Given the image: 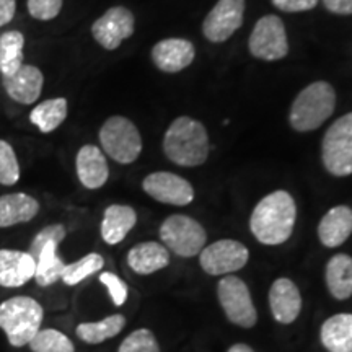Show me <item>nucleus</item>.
I'll return each mask as SVG.
<instances>
[{"instance_id": "obj_1", "label": "nucleus", "mask_w": 352, "mask_h": 352, "mask_svg": "<svg viewBox=\"0 0 352 352\" xmlns=\"http://www.w3.org/2000/svg\"><path fill=\"white\" fill-rule=\"evenodd\" d=\"M297 220V206L290 192L279 191L264 196L250 217V230L259 243L283 245L290 239Z\"/></svg>"}, {"instance_id": "obj_2", "label": "nucleus", "mask_w": 352, "mask_h": 352, "mask_svg": "<svg viewBox=\"0 0 352 352\" xmlns=\"http://www.w3.org/2000/svg\"><path fill=\"white\" fill-rule=\"evenodd\" d=\"M164 152L178 166L195 168L202 165L210 152L208 129L191 116L176 118L164 135Z\"/></svg>"}, {"instance_id": "obj_3", "label": "nucleus", "mask_w": 352, "mask_h": 352, "mask_svg": "<svg viewBox=\"0 0 352 352\" xmlns=\"http://www.w3.org/2000/svg\"><path fill=\"white\" fill-rule=\"evenodd\" d=\"M336 108V91L331 83L318 80L307 85L289 109V124L297 132L316 131L329 120Z\"/></svg>"}, {"instance_id": "obj_4", "label": "nucleus", "mask_w": 352, "mask_h": 352, "mask_svg": "<svg viewBox=\"0 0 352 352\" xmlns=\"http://www.w3.org/2000/svg\"><path fill=\"white\" fill-rule=\"evenodd\" d=\"M44 310L33 297L19 296L0 303V328L13 347H23L33 340L43 323Z\"/></svg>"}, {"instance_id": "obj_5", "label": "nucleus", "mask_w": 352, "mask_h": 352, "mask_svg": "<svg viewBox=\"0 0 352 352\" xmlns=\"http://www.w3.org/2000/svg\"><path fill=\"white\" fill-rule=\"evenodd\" d=\"M98 138L103 152L121 165L134 164L142 152V138L138 126L120 114L103 122Z\"/></svg>"}, {"instance_id": "obj_6", "label": "nucleus", "mask_w": 352, "mask_h": 352, "mask_svg": "<svg viewBox=\"0 0 352 352\" xmlns=\"http://www.w3.org/2000/svg\"><path fill=\"white\" fill-rule=\"evenodd\" d=\"M321 160L333 176L342 178L352 175V111L338 118L324 132Z\"/></svg>"}, {"instance_id": "obj_7", "label": "nucleus", "mask_w": 352, "mask_h": 352, "mask_svg": "<svg viewBox=\"0 0 352 352\" xmlns=\"http://www.w3.org/2000/svg\"><path fill=\"white\" fill-rule=\"evenodd\" d=\"M162 243L182 258H192L202 252L208 233L197 220L183 214H173L164 220L158 230Z\"/></svg>"}, {"instance_id": "obj_8", "label": "nucleus", "mask_w": 352, "mask_h": 352, "mask_svg": "<svg viewBox=\"0 0 352 352\" xmlns=\"http://www.w3.org/2000/svg\"><path fill=\"white\" fill-rule=\"evenodd\" d=\"M248 51L253 57L266 63L284 59L290 51L284 21L277 15L261 16L248 38Z\"/></svg>"}, {"instance_id": "obj_9", "label": "nucleus", "mask_w": 352, "mask_h": 352, "mask_svg": "<svg viewBox=\"0 0 352 352\" xmlns=\"http://www.w3.org/2000/svg\"><path fill=\"white\" fill-rule=\"evenodd\" d=\"M219 302L227 318L241 328H253L258 321V314L252 300V294L240 277L223 276L217 285Z\"/></svg>"}, {"instance_id": "obj_10", "label": "nucleus", "mask_w": 352, "mask_h": 352, "mask_svg": "<svg viewBox=\"0 0 352 352\" xmlns=\"http://www.w3.org/2000/svg\"><path fill=\"white\" fill-rule=\"evenodd\" d=\"M135 32V16L129 8L116 6L108 8L91 25V36L103 50L114 51Z\"/></svg>"}, {"instance_id": "obj_11", "label": "nucleus", "mask_w": 352, "mask_h": 352, "mask_svg": "<svg viewBox=\"0 0 352 352\" xmlns=\"http://www.w3.org/2000/svg\"><path fill=\"white\" fill-rule=\"evenodd\" d=\"M250 253L243 243L236 240H219L204 246L199 254L201 267L210 276H228L240 271L248 263Z\"/></svg>"}, {"instance_id": "obj_12", "label": "nucleus", "mask_w": 352, "mask_h": 352, "mask_svg": "<svg viewBox=\"0 0 352 352\" xmlns=\"http://www.w3.org/2000/svg\"><path fill=\"white\" fill-rule=\"evenodd\" d=\"M245 0H219L202 21V34L210 43H226L243 25Z\"/></svg>"}, {"instance_id": "obj_13", "label": "nucleus", "mask_w": 352, "mask_h": 352, "mask_svg": "<svg viewBox=\"0 0 352 352\" xmlns=\"http://www.w3.org/2000/svg\"><path fill=\"white\" fill-rule=\"evenodd\" d=\"M142 189L152 199L162 204L183 206L191 204L195 201V188L183 176L170 173V171H155L145 176Z\"/></svg>"}, {"instance_id": "obj_14", "label": "nucleus", "mask_w": 352, "mask_h": 352, "mask_svg": "<svg viewBox=\"0 0 352 352\" xmlns=\"http://www.w3.org/2000/svg\"><path fill=\"white\" fill-rule=\"evenodd\" d=\"M152 63L165 74H178L195 63L196 47L189 39L166 38L152 47Z\"/></svg>"}, {"instance_id": "obj_15", "label": "nucleus", "mask_w": 352, "mask_h": 352, "mask_svg": "<svg viewBox=\"0 0 352 352\" xmlns=\"http://www.w3.org/2000/svg\"><path fill=\"white\" fill-rule=\"evenodd\" d=\"M2 85L7 95L20 104L36 103L41 96L44 76L36 65L23 64L15 74L2 77Z\"/></svg>"}, {"instance_id": "obj_16", "label": "nucleus", "mask_w": 352, "mask_h": 352, "mask_svg": "<svg viewBox=\"0 0 352 352\" xmlns=\"http://www.w3.org/2000/svg\"><path fill=\"white\" fill-rule=\"evenodd\" d=\"M270 307L276 321L283 324L294 323L302 310V296L296 283L287 277L276 279L270 290Z\"/></svg>"}, {"instance_id": "obj_17", "label": "nucleus", "mask_w": 352, "mask_h": 352, "mask_svg": "<svg viewBox=\"0 0 352 352\" xmlns=\"http://www.w3.org/2000/svg\"><path fill=\"white\" fill-rule=\"evenodd\" d=\"M36 261L28 252L0 250V287L15 289L34 277Z\"/></svg>"}, {"instance_id": "obj_18", "label": "nucleus", "mask_w": 352, "mask_h": 352, "mask_svg": "<svg viewBox=\"0 0 352 352\" xmlns=\"http://www.w3.org/2000/svg\"><path fill=\"white\" fill-rule=\"evenodd\" d=\"M78 182L87 189H100L109 178V166L103 151L94 144H87L76 157Z\"/></svg>"}, {"instance_id": "obj_19", "label": "nucleus", "mask_w": 352, "mask_h": 352, "mask_svg": "<svg viewBox=\"0 0 352 352\" xmlns=\"http://www.w3.org/2000/svg\"><path fill=\"white\" fill-rule=\"evenodd\" d=\"M352 235V209L349 206L331 208L318 226V239L327 248H338Z\"/></svg>"}, {"instance_id": "obj_20", "label": "nucleus", "mask_w": 352, "mask_h": 352, "mask_svg": "<svg viewBox=\"0 0 352 352\" xmlns=\"http://www.w3.org/2000/svg\"><path fill=\"white\" fill-rule=\"evenodd\" d=\"M127 264L135 274L148 276L164 270L170 264V252L165 245L157 241H144L127 253Z\"/></svg>"}, {"instance_id": "obj_21", "label": "nucleus", "mask_w": 352, "mask_h": 352, "mask_svg": "<svg viewBox=\"0 0 352 352\" xmlns=\"http://www.w3.org/2000/svg\"><path fill=\"white\" fill-rule=\"evenodd\" d=\"M138 223V214L131 206L111 204L103 214L101 239L108 245H118L126 239L127 233Z\"/></svg>"}, {"instance_id": "obj_22", "label": "nucleus", "mask_w": 352, "mask_h": 352, "mask_svg": "<svg viewBox=\"0 0 352 352\" xmlns=\"http://www.w3.org/2000/svg\"><path fill=\"white\" fill-rule=\"evenodd\" d=\"M39 212V202L25 192L0 196V227H12L34 219Z\"/></svg>"}, {"instance_id": "obj_23", "label": "nucleus", "mask_w": 352, "mask_h": 352, "mask_svg": "<svg viewBox=\"0 0 352 352\" xmlns=\"http://www.w3.org/2000/svg\"><path fill=\"white\" fill-rule=\"evenodd\" d=\"M321 344L328 352H352V314H338L324 321Z\"/></svg>"}, {"instance_id": "obj_24", "label": "nucleus", "mask_w": 352, "mask_h": 352, "mask_svg": "<svg viewBox=\"0 0 352 352\" xmlns=\"http://www.w3.org/2000/svg\"><path fill=\"white\" fill-rule=\"evenodd\" d=\"M327 285L336 300L352 297V258L346 253H338L327 263Z\"/></svg>"}, {"instance_id": "obj_25", "label": "nucleus", "mask_w": 352, "mask_h": 352, "mask_svg": "<svg viewBox=\"0 0 352 352\" xmlns=\"http://www.w3.org/2000/svg\"><path fill=\"white\" fill-rule=\"evenodd\" d=\"M67 100L59 96V98L44 100L41 103H38L30 113V121L44 134H50V132L56 131L57 127L63 124L65 118H67Z\"/></svg>"}, {"instance_id": "obj_26", "label": "nucleus", "mask_w": 352, "mask_h": 352, "mask_svg": "<svg viewBox=\"0 0 352 352\" xmlns=\"http://www.w3.org/2000/svg\"><path fill=\"white\" fill-rule=\"evenodd\" d=\"M126 327V318L122 315H111L101 321L94 323H80L76 329L78 340H82L87 344H100L107 340L118 336Z\"/></svg>"}, {"instance_id": "obj_27", "label": "nucleus", "mask_w": 352, "mask_h": 352, "mask_svg": "<svg viewBox=\"0 0 352 352\" xmlns=\"http://www.w3.org/2000/svg\"><path fill=\"white\" fill-rule=\"evenodd\" d=\"M23 33L12 30L0 36V76L8 77L23 65Z\"/></svg>"}, {"instance_id": "obj_28", "label": "nucleus", "mask_w": 352, "mask_h": 352, "mask_svg": "<svg viewBox=\"0 0 352 352\" xmlns=\"http://www.w3.org/2000/svg\"><path fill=\"white\" fill-rule=\"evenodd\" d=\"M57 248H59V245L44 246L39 256L34 259L36 261V271H34L33 279L41 287H50L63 277L65 263L57 253Z\"/></svg>"}, {"instance_id": "obj_29", "label": "nucleus", "mask_w": 352, "mask_h": 352, "mask_svg": "<svg viewBox=\"0 0 352 352\" xmlns=\"http://www.w3.org/2000/svg\"><path fill=\"white\" fill-rule=\"evenodd\" d=\"M104 259L98 253H90L87 256H83L76 263L65 264L63 277L60 279L64 280L65 285H77L80 284L82 280H85L87 277L96 274L103 270Z\"/></svg>"}, {"instance_id": "obj_30", "label": "nucleus", "mask_w": 352, "mask_h": 352, "mask_svg": "<svg viewBox=\"0 0 352 352\" xmlns=\"http://www.w3.org/2000/svg\"><path fill=\"white\" fill-rule=\"evenodd\" d=\"M33 352H76L74 342L57 329H39L33 340L28 342Z\"/></svg>"}, {"instance_id": "obj_31", "label": "nucleus", "mask_w": 352, "mask_h": 352, "mask_svg": "<svg viewBox=\"0 0 352 352\" xmlns=\"http://www.w3.org/2000/svg\"><path fill=\"white\" fill-rule=\"evenodd\" d=\"M20 179V165L16 153L7 140L0 139V184L13 186Z\"/></svg>"}, {"instance_id": "obj_32", "label": "nucleus", "mask_w": 352, "mask_h": 352, "mask_svg": "<svg viewBox=\"0 0 352 352\" xmlns=\"http://www.w3.org/2000/svg\"><path fill=\"white\" fill-rule=\"evenodd\" d=\"M118 352H160L155 334L151 329H135L121 342Z\"/></svg>"}, {"instance_id": "obj_33", "label": "nucleus", "mask_w": 352, "mask_h": 352, "mask_svg": "<svg viewBox=\"0 0 352 352\" xmlns=\"http://www.w3.org/2000/svg\"><path fill=\"white\" fill-rule=\"evenodd\" d=\"M65 235H67V230H65L63 223H52V226L44 227L43 230H39L36 233V236L33 239L32 245H30L28 253L32 254L33 259H36L44 246L60 245L63 243V240L65 239Z\"/></svg>"}, {"instance_id": "obj_34", "label": "nucleus", "mask_w": 352, "mask_h": 352, "mask_svg": "<svg viewBox=\"0 0 352 352\" xmlns=\"http://www.w3.org/2000/svg\"><path fill=\"white\" fill-rule=\"evenodd\" d=\"M64 0H28V13L34 20H54L63 10Z\"/></svg>"}, {"instance_id": "obj_35", "label": "nucleus", "mask_w": 352, "mask_h": 352, "mask_svg": "<svg viewBox=\"0 0 352 352\" xmlns=\"http://www.w3.org/2000/svg\"><path fill=\"white\" fill-rule=\"evenodd\" d=\"M100 283L108 289L111 300L116 307L124 305L127 300V284L121 279L120 276H116L114 272H101L100 274Z\"/></svg>"}, {"instance_id": "obj_36", "label": "nucleus", "mask_w": 352, "mask_h": 352, "mask_svg": "<svg viewBox=\"0 0 352 352\" xmlns=\"http://www.w3.org/2000/svg\"><path fill=\"white\" fill-rule=\"evenodd\" d=\"M277 10L285 13H300L314 10L318 6V0H271Z\"/></svg>"}, {"instance_id": "obj_37", "label": "nucleus", "mask_w": 352, "mask_h": 352, "mask_svg": "<svg viewBox=\"0 0 352 352\" xmlns=\"http://www.w3.org/2000/svg\"><path fill=\"white\" fill-rule=\"evenodd\" d=\"M323 6L334 15H352V0H323Z\"/></svg>"}, {"instance_id": "obj_38", "label": "nucleus", "mask_w": 352, "mask_h": 352, "mask_svg": "<svg viewBox=\"0 0 352 352\" xmlns=\"http://www.w3.org/2000/svg\"><path fill=\"white\" fill-rule=\"evenodd\" d=\"M16 12V0H0V26L10 23Z\"/></svg>"}, {"instance_id": "obj_39", "label": "nucleus", "mask_w": 352, "mask_h": 352, "mask_svg": "<svg viewBox=\"0 0 352 352\" xmlns=\"http://www.w3.org/2000/svg\"><path fill=\"white\" fill-rule=\"evenodd\" d=\"M228 352H254L248 344H243V342H239V344H233Z\"/></svg>"}]
</instances>
